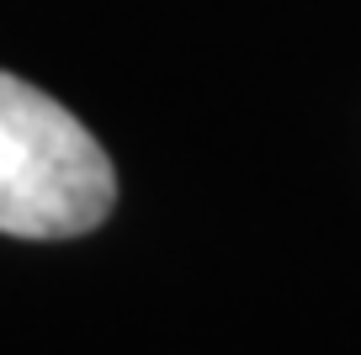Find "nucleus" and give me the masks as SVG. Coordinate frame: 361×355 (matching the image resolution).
Instances as JSON below:
<instances>
[{
	"instance_id": "nucleus-1",
	"label": "nucleus",
	"mask_w": 361,
	"mask_h": 355,
	"mask_svg": "<svg viewBox=\"0 0 361 355\" xmlns=\"http://www.w3.org/2000/svg\"><path fill=\"white\" fill-rule=\"evenodd\" d=\"M117 201L106 149L64 101L0 69V233L80 239Z\"/></svg>"
}]
</instances>
